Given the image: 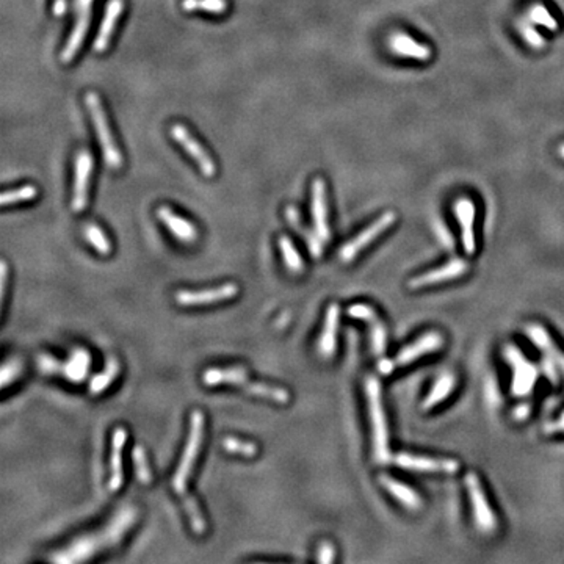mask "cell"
I'll return each mask as SVG.
<instances>
[{
  "label": "cell",
  "instance_id": "1",
  "mask_svg": "<svg viewBox=\"0 0 564 564\" xmlns=\"http://www.w3.org/2000/svg\"><path fill=\"white\" fill-rule=\"evenodd\" d=\"M365 394H367L369 400V412L373 433V458H375L378 464H387L389 459H391V451H389V431L383 399H381V384L376 376L370 375L365 379Z\"/></svg>",
  "mask_w": 564,
  "mask_h": 564
},
{
  "label": "cell",
  "instance_id": "2",
  "mask_svg": "<svg viewBox=\"0 0 564 564\" xmlns=\"http://www.w3.org/2000/svg\"><path fill=\"white\" fill-rule=\"evenodd\" d=\"M202 381L205 386H218V384H235L243 386L246 392L252 395L264 396L276 403L285 404L290 400V394L284 391L281 387L268 386L264 383H254L246 378V370L242 367H232V369H209L205 370Z\"/></svg>",
  "mask_w": 564,
  "mask_h": 564
},
{
  "label": "cell",
  "instance_id": "3",
  "mask_svg": "<svg viewBox=\"0 0 564 564\" xmlns=\"http://www.w3.org/2000/svg\"><path fill=\"white\" fill-rule=\"evenodd\" d=\"M202 438H204V414L201 411H195L192 414V422H190V433L184 453H182V458L179 461L178 471L173 476V489L180 497L188 496L187 483L190 475H192L198 453H200Z\"/></svg>",
  "mask_w": 564,
  "mask_h": 564
},
{
  "label": "cell",
  "instance_id": "4",
  "mask_svg": "<svg viewBox=\"0 0 564 564\" xmlns=\"http://www.w3.org/2000/svg\"><path fill=\"white\" fill-rule=\"evenodd\" d=\"M85 104H86V107H88L90 113H91L94 129H96L99 145L102 148V153H104V158H106L107 166H108V168H112V170L121 168L123 157H121V153H119V149L116 146L112 132H110V125H108V121H107L104 107H102L101 98L98 96L96 93H93V91L86 93L85 94Z\"/></svg>",
  "mask_w": 564,
  "mask_h": 564
},
{
  "label": "cell",
  "instance_id": "5",
  "mask_svg": "<svg viewBox=\"0 0 564 564\" xmlns=\"http://www.w3.org/2000/svg\"><path fill=\"white\" fill-rule=\"evenodd\" d=\"M446 344L443 336L438 331H428L425 334L420 336L417 340L412 342L408 347H404L400 349V353L396 354L394 359L391 361H381L379 364V371L383 375H389L394 370L400 367H406V365L419 361L420 357H424L426 354L438 353L439 349Z\"/></svg>",
  "mask_w": 564,
  "mask_h": 564
},
{
  "label": "cell",
  "instance_id": "6",
  "mask_svg": "<svg viewBox=\"0 0 564 564\" xmlns=\"http://www.w3.org/2000/svg\"><path fill=\"white\" fill-rule=\"evenodd\" d=\"M505 357L513 369L511 392L516 396H527L533 391L539 376V369L522 354L521 349L508 344L505 347Z\"/></svg>",
  "mask_w": 564,
  "mask_h": 564
},
{
  "label": "cell",
  "instance_id": "7",
  "mask_svg": "<svg viewBox=\"0 0 564 564\" xmlns=\"http://www.w3.org/2000/svg\"><path fill=\"white\" fill-rule=\"evenodd\" d=\"M466 488L468 492V498H471L472 513L475 525L483 533H494L497 530V518L494 511L488 502V497L484 494V489L481 486L480 476L475 472H468L466 475Z\"/></svg>",
  "mask_w": 564,
  "mask_h": 564
},
{
  "label": "cell",
  "instance_id": "8",
  "mask_svg": "<svg viewBox=\"0 0 564 564\" xmlns=\"http://www.w3.org/2000/svg\"><path fill=\"white\" fill-rule=\"evenodd\" d=\"M39 367L47 373H60L73 383H81L90 370V353L82 348L74 349L68 362H58L53 357L41 356L39 357Z\"/></svg>",
  "mask_w": 564,
  "mask_h": 564
},
{
  "label": "cell",
  "instance_id": "9",
  "mask_svg": "<svg viewBox=\"0 0 564 564\" xmlns=\"http://www.w3.org/2000/svg\"><path fill=\"white\" fill-rule=\"evenodd\" d=\"M94 0H76V22L74 29L71 31L69 39L66 46L63 47L61 52V61L68 65V63L76 58V55L81 51V47L85 41L86 31L90 29L91 22V6Z\"/></svg>",
  "mask_w": 564,
  "mask_h": 564
},
{
  "label": "cell",
  "instance_id": "10",
  "mask_svg": "<svg viewBox=\"0 0 564 564\" xmlns=\"http://www.w3.org/2000/svg\"><path fill=\"white\" fill-rule=\"evenodd\" d=\"M396 220V215L394 212H386L381 215L376 221H373V223L364 229L361 234H357L352 242H348L344 248L340 251V259L344 262H352L357 257V254H359L364 248H367L370 243H373L376 240V238L386 232V230L391 227Z\"/></svg>",
  "mask_w": 564,
  "mask_h": 564
},
{
  "label": "cell",
  "instance_id": "11",
  "mask_svg": "<svg viewBox=\"0 0 564 564\" xmlns=\"http://www.w3.org/2000/svg\"><path fill=\"white\" fill-rule=\"evenodd\" d=\"M396 467L406 468L412 472H428V473H456L459 471V463L455 459L447 458H430L400 453L392 458Z\"/></svg>",
  "mask_w": 564,
  "mask_h": 564
},
{
  "label": "cell",
  "instance_id": "12",
  "mask_svg": "<svg viewBox=\"0 0 564 564\" xmlns=\"http://www.w3.org/2000/svg\"><path fill=\"white\" fill-rule=\"evenodd\" d=\"M467 272H468V262H466L463 259H453V260L447 262L446 265L430 270V272L422 273L419 276H414L408 282V287H409V290H420L425 287H431V285H436V284L459 280V277H463Z\"/></svg>",
  "mask_w": 564,
  "mask_h": 564
},
{
  "label": "cell",
  "instance_id": "13",
  "mask_svg": "<svg viewBox=\"0 0 564 564\" xmlns=\"http://www.w3.org/2000/svg\"><path fill=\"white\" fill-rule=\"evenodd\" d=\"M171 137L174 141H178L179 145L185 149V153L193 158L196 165L200 166L201 173L205 178H213L217 174V165L212 160L210 155L205 153V149L198 143L193 135L190 133L182 124H173L171 127Z\"/></svg>",
  "mask_w": 564,
  "mask_h": 564
},
{
  "label": "cell",
  "instance_id": "14",
  "mask_svg": "<svg viewBox=\"0 0 564 564\" xmlns=\"http://www.w3.org/2000/svg\"><path fill=\"white\" fill-rule=\"evenodd\" d=\"M348 315L353 319H359L370 324V340L371 352L375 356H381L387 347V331L378 312L369 304H353L348 307Z\"/></svg>",
  "mask_w": 564,
  "mask_h": 564
},
{
  "label": "cell",
  "instance_id": "15",
  "mask_svg": "<svg viewBox=\"0 0 564 564\" xmlns=\"http://www.w3.org/2000/svg\"><path fill=\"white\" fill-rule=\"evenodd\" d=\"M93 155L88 150H81L76 158V173H74V188H73V202L71 207L74 212H82L88 201V187L93 173Z\"/></svg>",
  "mask_w": 564,
  "mask_h": 564
},
{
  "label": "cell",
  "instance_id": "16",
  "mask_svg": "<svg viewBox=\"0 0 564 564\" xmlns=\"http://www.w3.org/2000/svg\"><path fill=\"white\" fill-rule=\"evenodd\" d=\"M237 293H238V285L234 282H229L225 285H220V287L201 290V292L182 290L176 295V301L180 306L215 304V303H221V301L234 298Z\"/></svg>",
  "mask_w": 564,
  "mask_h": 564
},
{
  "label": "cell",
  "instance_id": "17",
  "mask_svg": "<svg viewBox=\"0 0 564 564\" xmlns=\"http://www.w3.org/2000/svg\"><path fill=\"white\" fill-rule=\"evenodd\" d=\"M312 218L317 235L323 242H329L331 232L328 226V204H327V184L323 179L312 182Z\"/></svg>",
  "mask_w": 564,
  "mask_h": 564
},
{
  "label": "cell",
  "instance_id": "18",
  "mask_svg": "<svg viewBox=\"0 0 564 564\" xmlns=\"http://www.w3.org/2000/svg\"><path fill=\"white\" fill-rule=\"evenodd\" d=\"M123 8H124L123 0H108V4L106 6L104 19H102V22H101L98 36H96V39H94V44H93L94 52L102 53L107 51V47L110 44V38H112V35H113L116 22L119 19V16H121V13H123Z\"/></svg>",
  "mask_w": 564,
  "mask_h": 564
},
{
  "label": "cell",
  "instance_id": "19",
  "mask_svg": "<svg viewBox=\"0 0 564 564\" xmlns=\"http://www.w3.org/2000/svg\"><path fill=\"white\" fill-rule=\"evenodd\" d=\"M455 213L461 226V235H463L464 251L472 256L476 250L475 232H473V221H475V205L467 198H461L455 205Z\"/></svg>",
  "mask_w": 564,
  "mask_h": 564
},
{
  "label": "cell",
  "instance_id": "20",
  "mask_svg": "<svg viewBox=\"0 0 564 564\" xmlns=\"http://www.w3.org/2000/svg\"><path fill=\"white\" fill-rule=\"evenodd\" d=\"M339 320H340V307L339 304L332 303L328 307L327 315H324V327L319 342V352L324 359H329V357H332L336 353Z\"/></svg>",
  "mask_w": 564,
  "mask_h": 564
},
{
  "label": "cell",
  "instance_id": "21",
  "mask_svg": "<svg viewBox=\"0 0 564 564\" xmlns=\"http://www.w3.org/2000/svg\"><path fill=\"white\" fill-rule=\"evenodd\" d=\"M127 441V431L124 428H116L112 436V455H110V491L116 492L123 486V448Z\"/></svg>",
  "mask_w": 564,
  "mask_h": 564
},
{
  "label": "cell",
  "instance_id": "22",
  "mask_svg": "<svg viewBox=\"0 0 564 564\" xmlns=\"http://www.w3.org/2000/svg\"><path fill=\"white\" fill-rule=\"evenodd\" d=\"M157 218L160 220L162 223L171 230V234L174 237H178L180 242H184V243L196 242L198 232H196L195 226L190 223V221H187L182 217L176 215V213H174L171 209L165 207V205H162V207H158L157 209Z\"/></svg>",
  "mask_w": 564,
  "mask_h": 564
},
{
  "label": "cell",
  "instance_id": "23",
  "mask_svg": "<svg viewBox=\"0 0 564 564\" xmlns=\"http://www.w3.org/2000/svg\"><path fill=\"white\" fill-rule=\"evenodd\" d=\"M379 483L396 502L401 503L404 508H408V510H419L422 506V498L408 484L395 480L389 475H379Z\"/></svg>",
  "mask_w": 564,
  "mask_h": 564
},
{
  "label": "cell",
  "instance_id": "24",
  "mask_svg": "<svg viewBox=\"0 0 564 564\" xmlns=\"http://www.w3.org/2000/svg\"><path fill=\"white\" fill-rule=\"evenodd\" d=\"M525 332L530 336V339L533 340L535 345H538L545 354H549L552 357L555 364L558 365V370H561L564 376V353L557 347V344H555L553 339L550 337L549 332L545 331L543 324L530 323L528 327H525Z\"/></svg>",
  "mask_w": 564,
  "mask_h": 564
},
{
  "label": "cell",
  "instance_id": "25",
  "mask_svg": "<svg viewBox=\"0 0 564 564\" xmlns=\"http://www.w3.org/2000/svg\"><path fill=\"white\" fill-rule=\"evenodd\" d=\"M391 46H392L395 53L403 55V57L420 60V61L430 60L433 55L430 47L425 44H420V43L414 41V39H412L411 36L403 35V34L394 35V38L391 39Z\"/></svg>",
  "mask_w": 564,
  "mask_h": 564
},
{
  "label": "cell",
  "instance_id": "26",
  "mask_svg": "<svg viewBox=\"0 0 564 564\" xmlns=\"http://www.w3.org/2000/svg\"><path fill=\"white\" fill-rule=\"evenodd\" d=\"M455 386H456L455 375H453V373H443V375L433 384L430 394H428L426 399L422 401L420 409L430 411L436 406H439V404L446 399H448L451 392L455 391Z\"/></svg>",
  "mask_w": 564,
  "mask_h": 564
},
{
  "label": "cell",
  "instance_id": "27",
  "mask_svg": "<svg viewBox=\"0 0 564 564\" xmlns=\"http://www.w3.org/2000/svg\"><path fill=\"white\" fill-rule=\"evenodd\" d=\"M280 248L282 252V257L285 262V267H287L292 273H303L304 272V262L301 259L299 252L297 251L295 245L292 243V240L289 237L282 235L280 238Z\"/></svg>",
  "mask_w": 564,
  "mask_h": 564
},
{
  "label": "cell",
  "instance_id": "28",
  "mask_svg": "<svg viewBox=\"0 0 564 564\" xmlns=\"http://www.w3.org/2000/svg\"><path fill=\"white\" fill-rule=\"evenodd\" d=\"M118 371H119V364L115 359V357L110 356L108 361H107V367L106 370L99 373L98 376H94L91 384H90V392L93 395H98L101 392H104L106 389L113 383L115 378L118 376Z\"/></svg>",
  "mask_w": 564,
  "mask_h": 564
},
{
  "label": "cell",
  "instance_id": "29",
  "mask_svg": "<svg viewBox=\"0 0 564 564\" xmlns=\"http://www.w3.org/2000/svg\"><path fill=\"white\" fill-rule=\"evenodd\" d=\"M285 215H287V220L290 221L292 223V226L297 229V232L298 234H303L304 235V240H306V243H307V246H309V250H311V254L314 257H320L322 256V238L319 237V235H314V234H311V232H307V230L304 229V227H301V223H299V218H298V212L293 209V207H289L287 210H285Z\"/></svg>",
  "mask_w": 564,
  "mask_h": 564
},
{
  "label": "cell",
  "instance_id": "30",
  "mask_svg": "<svg viewBox=\"0 0 564 564\" xmlns=\"http://www.w3.org/2000/svg\"><path fill=\"white\" fill-rule=\"evenodd\" d=\"M227 0H184L182 8L185 11H207L212 14H221L227 10Z\"/></svg>",
  "mask_w": 564,
  "mask_h": 564
},
{
  "label": "cell",
  "instance_id": "31",
  "mask_svg": "<svg viewBox=\"0 0 564 564\" xmlns=\"http://www.w3.org/2000/svg\"><path fill=\"white\" fill-rule=\"evenodd\" d=\"M85 237L88 240L96 251L102 256H108L110 251H112V245H110L107 235L104 234V230L98 227L96 225H86L85 227Z\"/></svg>",
  "mask_w": 564,
  "mask_h": 564
},
{
  "label": "cell",
  "instance_id": "32",
  "mask_svg": "<svg viewBox=\"0 0 564 564\" xmlns=\"http://www.w3.org/2000/svg\"><path fill=\"white\" fill-rule=\"evenodd\" d=\"M36 195H38V190L35 185H24V187L16 188V190H8V192H4L2 198H0V204L10 205V204L31 201L34 198H36Z\"/></svg>",
  "mask_w": 564,
  "mask_h": 564
},
{
  "label": "cell",
  "instance_id": "33",
  "mask_svg": "<svg viewBox=\"0 0 564 564\" xmlns=\"http://www.w3.org/2000/svg\"><path fill=\"white\" fill-rule=\"evenodd\" d=\"M182 503L185 506V511L190 518V522H192V528L196 535H204L205 533V521L202 518V513L200 510V506H198L196 500L192 496H185L182 497Z\"/></svg>",
  "mask_w": 564,
  "mask_h": 564
},
{
  "label": "cell",
  "instance_id": "34",
  "mask_svg": "<svg viewBox=\"0 0 564 564\" xmlns=\"http://www.w3.org/2000/svg\"><path fill=\"white\" fill-rule=\"evenodd\" d=\"M133 458V467H135V475H137V480L143 484H149L153 481V472L148 466V458L146 453L140 446H137L132 451Z\"/></svg>",
  "mask_w": 564,
  "mask_h": 564
},
{
  "label": "cell",
  "instance_id": "35",
  "mask_svg": "<svg viewBox=\"0 0 564 564\" xmlns=\"http://www.w3.org/2000/svg\"><path fill=\"white\" fill-rule=\"evenodd\" d=\"M223 447L232 455H240L245 458H252L257 455V446L252 442H245L237 438H225Z\"/></svg>",
  "mask_w": 564,
  "mask_h": 564
},
{
  "label": "cell",
  "instance_id": "36",
  "mask_svg": "<svg viewBox=\"0 0 564 564\" xmlns=\"http://www.w3.org/2000/svg\"><path fill=\"white\" fill-rule=\"evenodd\" d=\"M530 18L533 22L539 24V26H544L549 30H553V31L558 30V22L555 21V18L549 13V10H547V8L543 5H535L533 8H531Z\"/></svg>",
  "mask_w": 564,
  "mask_h": 564
},
{
  "label": "cell",
  "instance_id": "37",
  "mask_svg": "<svg viewBox=\"0 0 564 564\" xmlns=\"http://www.w3.org/2000/svg\"><path fill=\"white\" fill-rule=\"evenodd\" d=\"M21 371H22V364L19 359L6 361L2 367V373H0V376H2V387L5 389L11 381L18 378L21 375Z\"/></svg>",
  "mask_w": 564,
  "mask_h": 564
},
{
  "label": "cell",
  "instance_id": "38",
  "mask_svg": "<svg viewBox=\"0 0 564 564\" xmlns=\"http://www.w3.org/2000/svg\"><path fill=\"white\" fill-rule=\"evenodd\" d=\"M544 371H545V375H547V378H549L552 383L557 386L558 383H560V378H558V371H557V369H558V365L555 364V361L552 359V357L549 356V354H545L544 353Z\"/></svg>",
  "mask_w": 564,
  "mask_h": 564
},
{
  "label": "cell",
  "instance_id": "39",
  "mask_svg": "<svg viewBox=\"0 0 564 564\" xmlns=\"http://www.w3.org/2000/svg\"><path fill=\"white\" fill-rule=\"evenodd\" d=\"M336 558V552H334V547H332L329 543H323L319 549V555H317V560L320 563L324 564H329L334 561Z\"/></svg>",
  "mask_w": 564,
  "mask_h": 564
},
{
  "label": "cell",
  "instance_id": "40",
  "mask_svg": "<svg viewBox=\"0 0 564 564\" xmlns=\"http://www.w3.org/2000/svg\"><path fill=\"white\" fill-rule=\"evenodd\" d=\"M530 412H531V404L530 403H521V404H518V406L513 409V419L518 420V422H522V420L528 419Z\"/></svg>",
  "mask_w": 564,
  "mask_h": 564
},
{
  "label": "cell",
  "instance_id": "41",
  "mask_svg": "<svg viewBox=\"0 0 564 564\" xmlns=\"http://www.w3.org/2000/svg\"><path fill=\"white\" fill-rule=\"evenodd\" d=\"M522 31H523V35H525V39L531 46H535V47L544 46V41H543L541 35L536 34V31L531 27H522Z\"/></svg>",
  "mask_w": 564,
  "mask_h": 564
},
{
  "label": "cell",
  "instance_id": "42",
  "mask_svg": "<svg viewBox=\"0 0 564 564\" xmlns=\"http://www.w3.org/2000/svg\"><path fill=\"white\" fill-rule=\"evenodd\" d=\"M544 433L545 434H557V433H564V412L561 414V417L558 420H555V422L547 424L544 426Z\"/></svg>",
  "mask_w": 564,
  "mask_h": 564
},
{
  "label": "cell",
  "instance_id": "43",
  "mask_svg": "<svg viewBox=\"0 0 564 564\" xmlns=\"http://www.w3.org/2000/svg\"><path fill=\"white\" fill-rule=\"evenodd\" d=\"M65 13H66V0H55L53 14L57 16V18H61Z\"/></svg>",
  "mask_w": 564,
  "mask_h": 564
},
{
  "label": "cell",
  "instance_id": "44",
  "mask_svg": "<svg viewBox=\"0 0 564 564\" xmlns=\"http://www.w3.org/2000/svg\"><path fill=\"white\" fill-rule=\"evenodd\" d=\"M0 267H2V284H0V297H2V299L5 298V289H6V277H8V267H6V262L4 260L2 264H0Z\"/></svg>",
  "mask_w": 564,
  "mask_h": 564
},
{
  "label": "cell",
  "instance_id": "45",
  "mask_svg": "<svg viewBox=\"0 0 564 564\" xmlns=\"http://www.w3.org/2000/svg\"><path fill=\"white\" fill-rule=\"evenodd\" d=\"M558 154H560L561 158H564V143L558 146Z\"/></svg>",
  "mask_w": 564,
  "mask_h": 564
}]
</instances>
